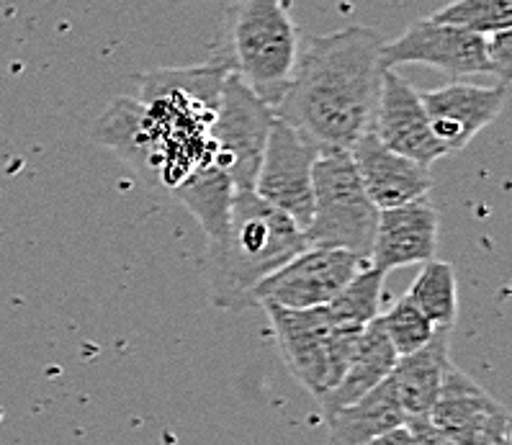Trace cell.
I'll use <instances>...</instances> for the list:
<instances>
[{"label": "cell", "mask_w": 512, "mask_h": 445, "mask_svg": "<svg viewBox=\"0 0 512 445\" xmlns=\"http://www.w3.org/2000/svg\"><path fill=\"white\" fill-rule=\"evenodd\" d=\"M227 62L170 67L139 78V98H116L93 134L147 181L175 196L214 170V119Z\"/></svg>", "instance_id": "cell-1"}, {"label": "cell", "mask_w": 512, "mask_h": 445, "mask_svg": "<svg viewBox=\"0 0 512 445\" xmlns=\"http://www.w3.org/2000/svg\"><path fill=\"white\" fill-rule=\"evenodd\" d=\"M384 39L368 26H348L299 47L294 73L276 103L278 119L325 150H350L371 129L381 91Z\"/></svg>", "instance_id": "cell-2"}, {"label": "cell", "mask_w": 512, "mask_h": 445, "mask_svg": "<svg viewBox=\"0 0 512 445\" xmlns=\"http://www.w3.org/2000/svg\"><path fill=\"white\" fill-rule=\"evenodd\" d=\"M309 247L304 229L255 191H235L224 229L206 240L204 278L211 304L255 309V289Z\"/></svg>", "instance_id": "cell-3"}, {"label": "cell", "mask_w": 512, "mask_h": 445, "mask_svg": "<svg viewBox=\"0 0 512 445\" xmlns=\"http://www.w3.org/2000/svg\"><path fill=\"white\" fill-rule=\"evenodd\" d=\"M299 34L284 0H240L229 29V70L268 106L284 96L299 57Z\"/></svg>", "instance_id": "cell-4"}, {"label": "cell", "mask_w": 512, "mask_h": 445, "mask_svg": "<svg viewBox=\"0 0 512 445\" xmlns=\"http://www.w3.org/2000/svg\"><path fill=\"white\" fill-rule=\"evenodd\" d=\"M312 193V219L304 229L309 245L348 250L368 263L379 209L368 199L348 150H322Z\"/></svg>", "instance_id": "cell-5"}, {"label": "cell", "mask_w": 512, "mask_h": 445, "mask_svg": "<svg viewBox=\"0 0 512 445\" xmlns=\"http://www.w3.org/2000/svg\"><path fill=\"white\" fill-rule=\"evenodd\" d=\"M271 319L281 358L294 379L320 399L338 384L348 368L350 355L361 340L363 327L335 325L327 307L286 309L263 304Z\"/></svg>", "instance_id": "cell-6"}, {"label": "cell", "mask_w": 512, "mask_h": 445, "mask_svg": "<svg viewBox=\"0 0 512 445\" xmlns=\"http://www.w3.org/2000/svg\"><path fill=\"white\" fill-rule=\"evenodd\" d=\"M276 111L232 70L224 78L214 119V165L235 191H253Z\"/></svg>", "instance_id": "cell-7"}, {"label": "cell", "mask_w": 512, "mask_h": 445, "mask_svg": "<svg viewBox=\"0 0 512 445\" xmlns=\"http://www.w3.org/2000/svg\"><path fill=\"white\" fill-rule=\"evenodd\" d=\"M322 150L325 147L276 116L253 188L260 199L284 211L302 229L312 219V175Z\"/></svg>", "instance_id": "cell-8"}, {"label": "cell", "mask_w": 512, "mask_h": 445, "mask_svg": "<svg viewBox=\"0 0 512 445\" xmlns=\"http://www.w3.org/2000/svg\"><path fill=\"white\" fill-rule=\"evenodd\" d=\"M366 260L338 247H304L284 268L255 289V307L278 304L286 309H312L330 304Z\"/></svg>", "instance_id": "cell-9"}, {"label": "cell", "mask_w": 512, "mask_h": 445, "mask_svg": "<svg viewBox=\"0 0 512 445\" xmlns=\"http://www.w3.org/2000/svg\"><path fill=\"white\" fill-rule=\"evenodd\" d=\"M381 65L386 70H394L397 65H425L451 78L492 75L487 37L433 19L417 21L402 37L384 42Z\"/></svg>", "instance_id": "cell-10"}, {"label": "cell", "mask_w": 512, "mask_h": 445, "mask_svg": "<svg viewBox=\"0 0 512 445\" xmlns=\"http://www.w3.org/2000/svg\"><path fill=\"white\" fill-rule=\"evenodd\" d=\"M510 85H471L448 83L438 91L420 93V101L428 114L430 129L443 150H464L476 134L497 121L507 103Z\"/></svg>", "instance_id": "cell-11"}, {"label": "cell", "mask_w": 512, "mask_h": 445, "mask_svg": "<svg viewBox=\"0 0 512 445\" xmlns=\"http://www.w3.org/2000/svg\"><path fill=\"white\" fill-rule=\"evenodd\" d=\"M371 132L384 142L389 150L410 157L420 165L438 163L446 157L433 129H430L428 114L420 101V93L394 70H384L381 75V91L376 101Z\"/></svg>", "instance_id": "cell-12"}, {"label": "cell", "mask_w": 512, "mask_h": 445, "mask_svg": "<svg viewBox=\"0 0 512 445\" xmlns=\"http://www.w3.org/2000/svg\"><path fill=\"white\" fill-rule=\"evenodd\" d=\"M438 227V209L428 196L392 209H381L368 265L389 273L404 265L428 263L438 250Z\"/></svg>", "instance_id": "cell-13"}, {"label": "cell", "mask_w": 512, "mask_h": 445, "mask_svg": "<svg viewBox=\"0 0 512 445\" xmlns=\"http://www.w3.org/2000/svg\"><path fill=\"white\" fill-rule=\"evenodd\" d=\"M348 152L368 199L374 201L379 211L422 199L433 188V175L428 165H420L410 157L389 150L371 129L358 137L356 145Z\"/></svg>", "instance_id": "cell-14"}, {"label": "cell", "mask_w": 512, "mask_h": 445, "mask_svg": "<svg viewBox=\"0 0 512 445\" xmlns=\"http://www.w3.org/2000/svg\"><path fill=\"white\" fill-rule=\"evenodd\" d=\"M428 420L458 445H474L497 427L510 425V412L461 368L448 363Z\"/></svg>", "instance_id": "cell-15"}, {"label": "cell", "mask_w": 512, "mask_h": 445, "mask_svg": "<svg viewBox=\"0 0 512 445\" xmlns=\"http://www.w3.org/2000/svg\"><path fill=\"white\" fill-rule=\"evenodd\" d=\"M451 330H438L428 345L407 355H399L389 379L394 394L407 417H428L443 386V376L451 363L448 355Z\"/></svg>", "instance_id": "cell-16"}, {"label": "cell", "mask_w": 512, "mask_h": 445, "mask_svg": "<svg viewBox=\"0 0 512 445\" xmlns=\"http://www.w3.org/2000/svg\"><path fill=\"white\" fill-rule=\"evenodd\" d=\"M399 355L394 353L392 343L386 340L384 330L379 325V317L374 322H368L361 332V340H358L356 350L350 355L348 368L340 376V381L332 386L327 394H322L320 404L325 409V417L335 415L338 409L348 407L356 399H361L363 394H368L371 389L381 384L384 379H389L394 363H397Z\"/></svg>", "instance_id": "cell-17"}, {"label": "cell", "mask_w": 512, "mask_h": 445, "mask_svg": "<svg viewBox=\"0 0 512 445\" xmlns=\"http://www.w3.org/2000/svg\"><path fill=\"white\" fill-rule=\"evenodd\" d=\"M325 420L327 445H366L368 440L379 438L394 427L407 425V415L394 394L392 379H384L376 389Z\"/></svg>", "instance_id": "cell-18"}, {"label": "cell", "mask_w": 512, "mask_h": 445, "mask_svg": "<svg viewBox=\"0 0 512 445\" xmlns=\"http://www.w3.org/2000/svg\"><path fill=\"white\" fill-rule=\"evenodd\" d=\"M404 296L430 319L435 330H453L458 314V286L451 263L438 258L422 263L420 273Z\"/></svg>", "instance_id": "cell-19"}, {"label": "cell", "mask_w": 512, "mask_h": 445, "mask_svg": "<svg viewBox=\"0 0 512 445\" xmlns=\"http://www.w3.org/2000/svg\"><path fill=\"white\" fill-rule=\"evenodd\" d=\"M384 271H376L371 265H363L356 276L350 278L348 286L340 291L330 304H325L335 325L366 327L381 314V299H384Z\"/></svg>", "instance_id": "cell-20"}, {"label": "cell", "mask_w": 512, "mask_h": 445, "mask_svg": "<svg viewBox=\"0 0 512 445\" xmlns=\"http://www.w3.org/2000/svg\"><path fill=\"white\" fill-rule=\"evenodd\" d=\"M430 19L489 37L512 26V0H453L451 6L435 11Z\"/></svg>", "instance_id": "cell-21"}, {"label": "cell", "mask_w": 512, "mask_h": 445, "mask_svg": "<svg viewBox=\"0 0 512 445\" xmlns=\"http://www.w3.org/2000/svg\"><path fill=\"white\" fill-rule=\"evenodd\" d=\"M379 325L397 355L415 353L422 345H428L435 332H438L430 325V319L407 296L394 301L389 312L379 314Z\"/></svg>", "instance_id": "cell-22"}, {"label": "cell", "mask_w": 512, "mask_h": 445, "mask_svg": "<svg viewBox=\"0 0 512 445\" xmlns=\"http://www.w3.org/2000/svg\"><path fill=\"white\" fill-rule=\"evenodd\" d=\"M487 55H489V65H492V75L497 78V83L510 85V73H512V34H510V29L497 31V34H489Z\"/></svg>", "instance_id": "cell-23"}, {"label": "cell", "mask_w": 512, "mask_h": 445, "mask_svg": "<svg viewBox=\"0 0 512 445\" xmlns=\"http://www.w3.org/2000/svg\"><path fill=\"white\" fill-rule=\"evenodd\" d=\"M412 445H458L448 435H443L428 417H407Z\"/></svg>", "instance_id": "cell-24"}, {"label": "cell", "mask_w": 512, "mask_h": 445, "mask_svg": "<svg viewBox=\"0 0 512 445\" xmlns=\"http://www.w3.org/2000/svg\"><path fill=\"white\" fill-rule=\"evenodd\" d=\"M366 445H412V438H410V430H407V425H402V427H394V430H389V433L379 435V438L368 440Z\"/></svg>", "instance_id": "cell-25"}]
</instances>
